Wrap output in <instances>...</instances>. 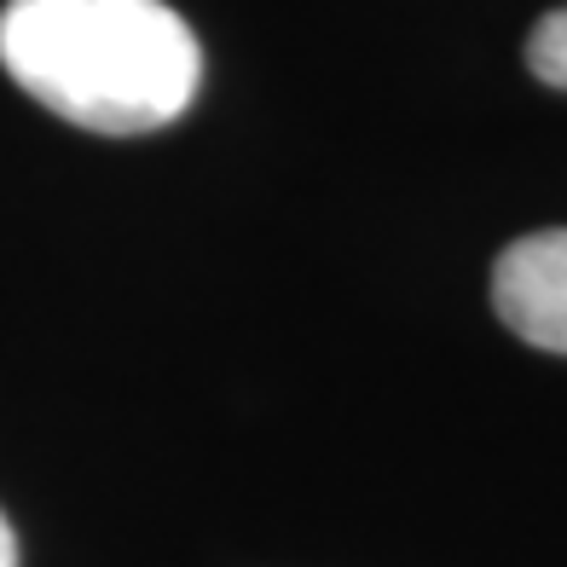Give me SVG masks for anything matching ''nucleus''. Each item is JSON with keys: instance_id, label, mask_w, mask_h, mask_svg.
Listing matches in <instances>:
<instances>
[{"instance_id": "1", "label": "nucleus", "mask_w": 567, "mask_h": 567, "mask_svg": "<svg viewBox=\"0 0 567 567\" xmlns=\"http://www.w3.org/2000/svg\"><path fill=\"white\" fill-rule=\"evenodd\" d=\"M0 64L87 134L168 127L203 82V47L168 0H7Z\"/></svg>"}, {"instance_id": "2", "label": "nucleus", "mask_w": 567, "mask_h": 567, "mask_svg": "<svg viewBox=\"0 0 567 567\" xmlns=\"http://www.w3.org/2000/svg\"><path fill=\"white\" fill-rule=\"evenodd\" d=\"M493 313L527 348L567 359V226L515 238L493 261Z\"/></svg>"}, {"instance_id": "3", "label": "nucleus", "mask_w": 567, "mask_h": 567, "mask_svg": "<svg viewBox=\"0 0 567 567\" xmlns=\"http://www.w3.org/2000/svg\"><path fill=\"white\" fill-rule=\"evenodd\" d=\"M527 70H533L545 87L567 93V0L527 30Z\"/></svg>"}, {"instance_id": "4", "label": "nucleus", "mask_w": 567, "mask_h": 567, "mask_svg": "<svg viewBox=\"0 0 567 567\" xmlns=\"http://www.w3.org/2000/svg\"><path fill=\"white\" fill-rule=\"evenodd\" d=\"M0 567H18V533L7 515H0Z\"/></svg>"}]
</instances>
